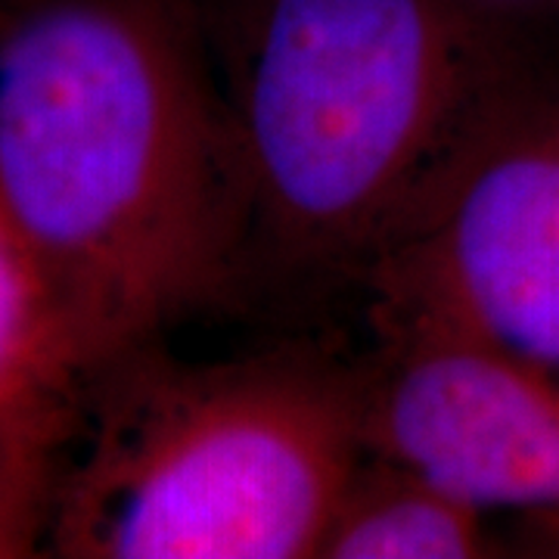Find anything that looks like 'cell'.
I'll return each instance as SVG.
<instances>
[{
	"mask_svg": "<svg viewBox=\"0 0 559 559\" xmlns=\"http://www.w3.org/2000/svg\"><path fill=\"white\" fill-rule=\"evenodd\" d=\"M364 382L296 355L97 367L66 444L47 554L311 559L364 451Z\"/></svg>",
	"mask_w": 559,
	"mask_h": 559,
	"instance_id": "2",
	"label": "cell"
},
{
	"mask_svg": "<svg viewBox=\"0 0 559 559\" xmlns=\"http://www.w3.org/2000/svg\"><path fill=\"white\" fill-rule=\"evenodd\" d=\"M364 382V451L414 466L485 513L559 528V370L429 333H389Z\"/></svg>",
	"mask_w": 559,
	"mask_h": 559,
	"instance_id": "5",
	"label": "cell"
},
{
	"mask_svg": "<svg viewBox=\"0 0 559 559\" xmlns=\"http://www.w3.org/2000/svg\"><path fill=\"white\" fill-rule=\"evenodd\" d=\"M75 426H0V559L47 554L66 444Z\"/></svg>",
	"mask_w": 559,
	"mask_h": 559,
	"instance_id": "8",
	"label": "cell"
},
{
	"mask_svg": "<svg viewBox=\"0 0 559 559\" xmlns=\"http://www.w3.org/2000/svg\"><path fill=\"white\" fill-rule=\"evenodd\" d=\"M364 267L389 333L559 370V112L491 106Z\"/></svg>",
	"mask_w": 559,
	"mask_h": 559,
	"instance_id": "4",
	"label": "cell"
},
{
	"mask_svg": "<svg viewBox=\"0 0 559 559\" xmlns=\"http://www.w3.org/2000/svg\"><path fill=\"white\" fill-rule=\"evenodd\" d=\"M87 367L20 230L0 205V426L79 423Z\"/></svg>",
	"mask_w": 559,
	"mask_h": 559,
	"instance_id": "7",
	"label": "cell"
},
{
	"mask_svg": "<svg viewBox=\"0 0 559 559\" xmlns=\"http://www.w3.org/2000/svg\"><path fill=\"white\" fill-rule=\"evenodd\" d=\"M485 94L454 0H264L234 100L252 234L293 261L367 264Z\"/></svg>",
	"mask_w": 559,
	"mask_h": 559,
	"instance_id": "3",
	"label": "cell"
},
{
	"mask_svg": "<svg viewBox=\"0 0 559 559\" xmlns=\"http://www.w3.org/2000/svg\"><path fill=\"white\" fill-rule=\"evenodd\" d=\"M0 205L87 377L218 299L252 209L193 0L0 3Z\"/></svg>",
	"mask_w": 559,
	"mask_h": 559,
	"instance_id": "1",
	"label": "cell"
},
{
	"mask_svg": "<svg viewBox=\"0 0 559 559\" xmlns=\"http://www.w3.org/2000/svg\"><path fill=\"white\" fill-rule=\"evenodd\" d=\"M485 510L401 460L364 454L320 540V559H473L491 554Z\"/></svg>",
	"mask_w": 559,
	"mask_h": 559,
	"instance_id": "6",
	"label": "cell"
}]
</instances>
